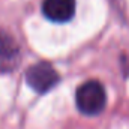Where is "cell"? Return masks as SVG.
I'll use <instances>...</instances> for the list:
<instances>
[{
    "label": "cell",
    "instance_id": "6da1fadb",
    "mask_svg": "<svg viewBox=\"0 0 129 129\" xmlns=\"http://www.w3.org/2000/svg\"><path fill=\"white\" fill-rule=\"evenodd\" d=\"M75 102L80 113L86 116L101 114L107 105V93L104 86L96 80L86 81L78 87L75 95Z\"/></svg>",
    "mask_w": 129,
    "mask_h": 129
},
{
    "label": "cell",
    "instance_id": "7a4b0ae2",
    "mask_svg": "<svg viewBox=\"0 0 129 129\" xmlns=\"http://www.w3.org/2000/svg\"><path fill=\"white\" fill-rule=\"evenodd\" d=\"M59 80H60V77H59L57 71L47 62L33 64L26 72L27 84L38 93H47L59 83Z\"/></svg>",
    "mask_w": 129,
    "mask_h": 129
},
{
    "label": "cell",
    "instance_id": "3957f363",
    "mask_svg": "<svg viewBox=\"0 0 129 129\" xmlns=\"http://www.w3.org/2000/svg\"><path fill=\"white\" fill-rule=\"evenodd\" d=\"M21 62V51L17 41L5 30H0V74L12 72Z\"/></svg>",
    "mask_w": 129,
    "mask_h": 129
},
{
    "label": "cell",
    "instance_id": "277c9868",
    "mask_svg": "<svg viewBox=\"0 0 129 129\" xmlns=\"http://www.w3.org/2000/svg\"><path fill=\"white\" fill-rule=\"evenodd\" d=\"M44 15L54 23H66L75 14V0H44Z\"/></svg>",
    "mask_w": 129,
    "mask_h": 129
}]
</instances>
